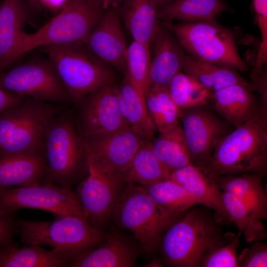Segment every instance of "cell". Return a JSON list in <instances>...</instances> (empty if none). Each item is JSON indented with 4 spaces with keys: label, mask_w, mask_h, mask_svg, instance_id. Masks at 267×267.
Listing matches in <instances>:
<instances>
[{
    "label": "cell",
    "mask_w": 267,
    "mask_h": 267,
    "mask_svg": "<svg viewBox=\"0 0 267 267\" xmlns=\"http://www.w3.org/2000/svg\"><path fill=\"white\" fill-rule=\"evenodd\" d=\"M222 201L229 222L236 224L240 233L244 232L247 241L259 240L264 235V229L245 203L235 195L222 191Z\"/></svg>",
    "instance_id": "e575fe53"
},
{
    "label": "cell",
    "mask_w": 267,
    "mask_h": 267,
    "mask_svg": "<svg viewBox=\"0 0 267 267\" xmlns=\"http://www.w3.org/2000/svg\"><path fill=\"white\" fill-rule=\"evenodd\" d=\"M148 116L159 133L179 124L181 109L171 98L167 87H151L145 95Z\"/></svg>",
    "instance_id": "4dcf8cb0"
},
{
    "label": "cell",
    "mask_w": 267,
    "mask_h": 267,
    "mask_svg": "<svg viewBox=\"0 0 267 267\" xmlns=\"http://www.w3.org/2000/svg\"><path fill=\"white\" fill-rule=\"evenodd\" d=\"M41 47L74 104L95 90L114 83V75L109 65L92 54L83 42Z\"/></svg>",
    "instance_id": "5b68a950"
},
{
    "label": "cell",
    "mask_w": 267,
    "mask_h": 267,
    "mask_svg": "<svg viewBox=\"0 0 267 267\" xmlns=\"http://www.w3.org/2000/svg\"><path fill=\"white\" fill-rule=\"evenodd\" d=\"M154 54L149 72V88L167 87L180 70L186 57L185 50L173 34L159 22L154 40Z\"/></svg>",
    "instance_id": "e0dca14e"
},
{
    "label": "cell",
    "mask_w": 267,
    "mask_h": 267,
    "mask_svg": "<svg viewBox=\"0 0 267 267\" xmlns=\"http://www.w3.org/2000/svg\"><path fill=\"white\" fill-rule=\"evenodd\" d=\"M17 225L25 245H48L71 263L109 235L90 225L85 219L70 215L56 216L52 222L20 220Z\"/></svg>",
    "instance_id": "52a82bcc"
},
{
    "label": "cell",
    "mask_w": 267,
    "mask_h": 267,
    "mask_svg": "<svg viewBox=\"0 0 267 267\" xmlns=\"http://www.w3.org/2000/svg\"><path fill=\"white\" fill-rule=\"evenodd\" d=\"M93 2L106 10L110 7L118 8L125 0H91Z\"/></svg>",
    "instance_id": "60d3db41"
},
{
    "label": "cell",
    "mask_w": 267,
    "mask_h": 267,
    "mask_svg": "<svg viewBox=\"0 0 267 267\" xmlns=\"http://www.w3.org/2000/svg\"><path fill=\"white\" fill-rule=\"evenodd\" d=\"M201 170L210 179L267 168V115L260 113L221 138Z\"/></svg>",
    "instance_id": "6da1fadb"
},
{
    "label": "cell",
    "mask_w": 267,
    "mask_h": 267,
    "mask_svg": "<svg viewBox=\"0 0 267 267\" xmlns=\"http://www.w3.org/2000/svg\"><path fill=\"white\" fill-rule=\"evenodd\" d=\"M44 146L45 183L71 188L88 176L84 139L78 131L72 111L62 106L52 117L44 133Z\"/></svg>",
    "instance_id": "7a4b0ae2"
},
{
    "label": "cell",
    "mask_w": 267,
    "mask_h": 267,
    "mask_svg": "<svg viewBox=\"0 0 267 267\" xmlns=\"http://www.w3.org/2000/svg\"><path fill=\"white\" fill-rule=\"evenodd\" d=\"M62 107L25 97L20 104L0 115V156L44 155L46 128Z\"/></svg>",
    "instance_id": "8992f818"
},
{
    "label": "cell",
    "mask_w": 267,
    "mask_h": 267,
    "mask_svg": "<svg viewBox=\"0 0 267 267\" xmlns=\"http://www.w3.org/2000/svg\"><path fill=\"white\" fill-rule=\"evenodd\" d=\"M153 2L157 9V10L160 9L165 5L172 1L173 0H152Z\"/></svg>",
    "instance_id": "b9f144b4"
},
{
    "label": "cell",
    "mask_w": 267,
    "mask_h": 267,
    "mask_svg": "<svg viewBox=\"0 0 267 267\" xmlns=\"http://www.w3.org/2000/svg\"><path fill=\"white\" fill-rule=\"evenodd\" d=\"M22 208L40 209L56 216L85 219L81 204L70 187L51 183L0 190V209L10 212Z\"/></svg>",
    "instance_id": "7c38bea8"
},
{
    "label": "cell",
    "mask_w": 267,
    "mask_h": 267,
    "mask_svg": "<svg viewBox=\"0 0 267 267\" xmlns=\"http://www.w3.org/2000/svg\"><path fill=\"white\" fill-rule=\"evenodd\" d=\"M122 3L118 13L134 41L150 45L159 24L153 0H125Z\"/></svg>",
    "instance_id": "d4e9b609"
},
{
    "label": "cell",
    "mask_w": 267,
    "mask_h": 267,
    "mask_svg": "<svg viewBox=\"0 0 267 267\" xmlns=\"http://www.w3.org/2000/svg\"><path fill=\"white\" fill-rule=\"evenodd\" d=\"M44 155L38 153L0 156V190L12 186L27 187L45 183Z\"/></svg>",
    "instance_id": "44dd1931"
},
{
    "label": "cell",
    "mask_w": 267,
    "mask_h": 267,
    "mask_svg": "<svg viewBox=\"0 0 267 267\" xmlns=\"http://www.w3.org/2000/svg\"><path fill=\"white\" fill-rule=\"evenodd\" d=\"M150 144L154 154L170 173L192 164L184 134L179 124L160 133Z\"/></svg>",
    "instance_id": "f546056e"
},
{
    "label": "cell",
    "mask_w": 267,
    "mask_h": 267,
    "mask_svg": "<svg viewBox=\"0 0 267 267\" xmlns=\"http://www.w3.org/2000/svg\"><path fill=\"white\" fill-rule=\"evenodd\" d=\"M179 120L191 163L199 168L208 161L218 141L233 131L207 104L181 109Z\"/></svg>",
    "instance_id": "4fadbf2b"
},
{
    "label": "cell",
    "mask_w": 267,
    "mask_h": 267,
    "mask_svg": "<svg viewBox=\"0 0 267 267\" xmlns=\"http://www.w3.org/2000/svg\"><path fill=\"white\" fill-rule=\"evenodd\" d=\"M169 179L185 188L199 204L214 210L219 221H229L222 191L199 167L191 164L175 170Z\"/></svg>",
    "instance_id": "7402d4cb"
},
{
    "label": "cell",
    "mask_w": 267,
    "mask_h": 267,
    "mask_svg": "<svg viewBox=\"0 0 267 267\" xmlns=\"http://www.w3.org/2000/svg\"><path fill=\"white\" fill-rule=\"evenodd\" d=\"M146 266L148 267H160L162 266L161 261L158 259H154L150 261Z\"/></svg>",
    "instance_id": "ee69618b"
},
{
    "label": "cell",
    "mask_w": 267,
    "mask_h": 267,
    "mask_svg": "<svg viewBox=\"0 0 267 267\" xmlns=\"http://www.w3.org/2000/svg\"><path fill=\"white\" fill-rule=\"evenodd\" d=\"M184 73L196 79L212 93L226 87L239 84L256 90L254 83L244 79L236 69L199 60L186 54L182 67Z\"/></svg>",
    "instance_id": "cb8c5ba5"
},
{
    "label": "cell",
    "mask_w": 267,
    "mask_h": 267,
    "mask_svg": "<svg viewBox=\"0 0 267 267\" xmlns=\"http://www.w3.org/2000/svg\"><path fill=\"white\" fill-rule=\"evenodd\" d=\"M1 2H0V4Z\"/></svg>",
    "instance_id": "f6af8a7d"
},
{
    "label": "cell",
    "mask_w": 267,
    "mask_h": 267,
    "mask_svg": "<svg viewBox=\"0 0 267 267\" xmlns=\"http://www.w3.org/2000/svg\"><path fill=\"white\" fill-rule=\"evenodd\" d=\"M0 87L25 97L61 106L72 103L48 58L34 59L0 72Z\"/></svg>",
    "instance_id": "30bf717a"
},
{
    "label": "cell",
    "mask_w": 267,
    "mask_h": 267,
    "mask_svg": "<svg viewBox=\"0 0 267 267\" xmlns=\"http://www.w3.org/2000/svg\"><path fill=\"white\" fill-rule=\"evenodd\" d=\"M105 11L91 0H68L63 8L38 31L22 34L18 58L37 47L83 42Z\"/></svg>",
    "instance_id": "9c48e42d"
},
{
    "label": "cell",
    "mask_w": 267,
    "mask_h": 267,
    "mask_svg": "<svg viewBox=\"0 0 267 267\" xmlns=\"http://www.w3.org/2000/svg\"><path fill=\"white\" fill-rule=\"evenodd\" d=\"M26 1L30 7L36 9L42 8L38 0H26Z\"/></svg>",
    "instance_id": "7bdbcfd3"
},
{
    "label": "cell",
    "mask_w": 267,
    "mask_h": 267,
    "mask_svg": "<svg viewBox=\"0 0 267 267\" xmlns=\"http://www.w3.org/2000/svg\"><path fill=\"white\" fill-rule=\"evenodd\" d=\"M230 10L223 0H173L158 10L157 15L162 22L190 23L215 18Z\"/></svg>",
    "instance_id": "4316f807"
},
{
    "label": "cell",
    "mask_w": 267,
    "mask_h": 267,
    "mask_svg": "<svg viewBox=\"0 0 267 267\" xmlns=\"http://www.w3.org/2000/svg\"><path fill=\"white\" fill-rule=\"evenodd\" d=\"M72 113L83 138L130 126L121 112L118 88L114 83L95 90L75 104Z\"/></svg>",
    "instance_id": "5bb4252c"
},
{
    "label": "cell",
    "mask_w": 267,
    "mask_h": 267,
    "mask_svg": "<svg viewBox=\"0 0 267 267\" xmlns=\"http://www.w3.org/2000/svg\"><path fill=\"white\" fill-rule=\"evenodd\" d=\"M189 54L199 60L228 66L242 71L248 70L240 56L232 31L215 18L181 23L162 22Z\"/></svg>",
    "instance_id": "ba28073f"
},
{
    "label": "cell",
    "mask_w": 267,
    "mask_h": 267,
    "mask_svg": "<svg viewBox=\"0 0 267 267\" xmlns=\"http://www.w3.org/2000/svg\"><path fill=\"white\" fill-rule=\"evenodd\" d=\"M252 90L235 84L212 93L214 108L222 119L236 128L260 113L259 99Z\"/></svg>",
    "instance_id": "ffe728a7"
},
{
    "label": "cell",
    "mask_w": 267,
    "mask_h": 267,
    "mask_svg": "<svg viewBox=\"0 0 267 267\" xmlns=\"http://www.w3.org/2000/svg\"><path fill=\"white\" fill-rule=\"evenodd\" d=\"M30 7L26 0H2L0 4V72L18 58Z\"/></svg>",
    "instance_id": "ac0fdd59"
},
{
    "label": "cell",
    "mask_w": 267,
    "mask_h": 267,
    "mask_svg": "<svg viewBox=\"0 0 267 267\" xmlns=\"http://www.w3.org/2000/svg\"><path fill=\"white\" fill-rule=\"evenodd\" d=\"M150 142H145L137 150L118 180L123 183H138L144 186L169 179L170 172L152 151Z\"/></svg>",
    "instance_id": "83f0119b"
},
{
    "label": "cell",
    "mask_w": 267,
    "mask_h": 267,
    "mask_svg": "<svg viewBox=\"0 0 267 267\" xmlns=\"http://www.w3.org/2000/svg\"><path fill=\"white\" fill-rule=\"evenodd\" d=\"M118 8L110 7L83 41L94 56L117 70H126L127 47Z\"/></svg>",
    "instance_id": "2e32d148"
},
{
    "label": "cell",
    "mask_w": 267,
    "mask_h": 267,
    "mask_svg": "<svg viewBox=\"0 0 267 267\" xmlns=\"http://www.w3.org/2000/svg\"><path fill=\"white\" fill-rule=\"evenodd\" d=\"M142 186L159 207L170 213H185L199 204L185 188L170 179Z\"/></svg>",
    "instance_id": "1f68e13d"
},
{
    "label": "cell",
    "mask_w": 267,
    "mask_h": 267,
    "mask_svg": "<svg viewBox=\"0 0 267 267\" xmlns=\"http://www.w3.org/2000/svg\"><path fill=\"white\" fill-rule=\"evenodd\" d=\"M71 261L53 250L39 245L16 248L12 244L0 249V267H59L69 266Z\"/></svg>",
    "instance_id": "f1b7e54d"
},
{
    "label": "cell",
    "mask_w": 267,
    "mask_h": 267,
    "mask_svg": "<svg viewBox=\"0 0 267 267\" xmlns=\"http://www.w3.org/2000/svg\"><path fill=\"white\" fill-rule=\"evenodd\" d=\"M89 174L80 182L75 194L85 220L102 230L112 219L126 183H120L88 165Z\"/></svg>",
    "instance_id": "9a60e30c"
},
{
    "label": "cell",
    "mask_w": 267,
    "mask_h": 267,
    "mask_svg": "<svg viewBox=\"0 0 267 267\" xmlns=\"http://www.w3.org/2000/svg\"><path fill=\"white\" fill-rule=\"evenodd\" d=\"M222 233L211 213L202 208L185 213L162 236L161 258L175 267H201L208 252L221 239Z\"/></svg>",
    "instance_id": "3957f363"
},
{
    "label": "cell",
    "mask_w": 267,
    "mask_h": 267,
    "mask_svg": "<svg viewBox=\"0 0 267 267\" xmlns=\"http://www.w3.org/2000/svg\"><path fill=\"white\" fill-rule=\"evenodd\" d=\"M260 174L247 173L221 175L212 179L221 190L241 199L257 220L267 219V197Z\"/></svg>",
    "instance_id": "603a6c76"
},
{
    "label": "cell",
    "mask_w": 267,
    "mask_h": 267,
    "mask_svg": "<svg viewBox=\"0 0 267 267\" xmlns=\"http://www.w3.org/2000/svg\"><path fill=\"white\" fill-rule=\"evenodd\" d=\"M185 213L164 210L142 186L129 182L112 219L118 226L133 233L141 250L149 256L157 249L166 230Z\"/></svg>",
    "instance_id": "277c9868"
},
{
    "label": "cell",
    "mask_w": 267,
    "mask_h": 267,
    "mask_svg": "<svg viewBox=\"0 0 267 267\" xmlns=\"http://www.w3.org/2000/svg\"><path fill=\"white\" fill-rule=\"evenodd\" d=\"M239 267H266L267 246L256 240L251 247L244 249L237 256Z\"/></svg>",
    "instance_id": "8d00e7d4"
},
{
    "label": "cell",
    "mask_w": 267,
    "mask_h": 267,
    "mask_svg": "<svg viewBox=\"0 0 267 267\" xmlns=\"http://www.w3.org/2000/svg\"><path fill=\"white\" fill-rule=\"evenodd\" d=\"M150 45L133 41L127 47L126 55V72L144 99L149 89Z\"/></svg>",
    "instance_id": "836d02e7"
},
{
    "label": "cell",
    "mask_w": 267,
    "mask_h": 267,
    "mask_svg": "<svg viewBox=\"0 0 267 267\" xmlns=\"http://www.w3.org/2000/svg\"><path fill=\"white\" fill-rule=\"evenodd\" d=\"M118 88L121 112L130 126L147 142H151L156 130L148 116L145 99L126 72Z\"/></svg>",
    "instance_id": "484cf974"
},
{
    "label": "cell",
    "mask_w": 267,
    "mask_h": 267,
    "mask_svg": "<svg viewBox=\"0 0 267 267\" xmlns=\"http://www.w3.org/2000/svg\"><path fill=\"white\" fill-rule=\"evenodd\" d=\"M83 139L88 165L118 181L120 173L138 148L147 142L131 126L92 134Z\"/></svg>",
    "instance_id": "8fae6325"
},
{
    "label": "cell",
    "mask_w": 267,
    "mask_h": 267,
    "mask_svg": "<svg viewBox=\"0 0 267 267\" xmlns=\"http://www.w3.org/2000/svg\"><path fill=\"white\" fill-rule=\"evenodd\" d=\"M167 88L171 98L180 109L208 104L212 101V92L184 73L178 72Z\"/></svg>",
    "instance_id": "d6a6232c"
},
{
    "label": "cell",
    "mask_w": 267,
    "mask_h": 267,
    "mask_svg": "<svg viewBox=\"0 0 267 267\" xmlns=\"http://www.w3.org/2000/svg\"><path fill=\"white\" fill-rule=\"evenodd\" d=\"M13 212L0 209V247L11 244L14 231Z\"/></svg>",
    "instance_id": "74e56055"
},
{
    "label": "cell",
    "mask_w": 267,
    "mask_h": 267,
    "mask_svg": "<svg viewBox=\"0 0 267 267\" xmlns=\"http://www.w3.org/2000/svg\"><path fill=\"white\" fill-rule=\"evenodd\" d=\"M25 98L0 87V115L20 104Z\"/></svg>",
    "instance_id": "f35d334b"
},
{
    "label": "cell",
    "mask_w": 267,
    "mask_h": 267,
    "mask_svg": "<svg viewBox=\"0 0 267 267\" xmlns=\"http://www.w3.org/2000/svg\"><path fill=\"white\" fill-rule=\"evenodd\" d=\"M42 7L58 13L64 6L68 0H38Z\"/></svg>",
    "instance_id": "ab89813d"
},
{
    "label": "cell",
    "mask_w": 267,
    "mask_h": 267,
    "mask_svg": "<svg viewBox=\"0 0 267 267\" xmlns=\"http://www.w3.org/2000/svg\"><path fill=\"white\" fill-rule=\"evenodd\" d=\"M239 239L233 233L222 235L220 241L203 258V267H239L237 250Z\"/></svg>",
    "instance_id": "d590c367"
},
{
    "label": "cell",
    "mask_w": 267,
    "mask_h": 267,
    "mask_svg": "<svg viewBox=\"0 0 267 267\" xmlns=\"http://www.w3.org/2000/svg\"><path fill=\"white\" fill-rule=\"evenodd\" d=\"M139 254V249L119 233L109 234L96 246L85 252L69 265L74 267H131Z\"/></svg>",
    "instance_id": "d6986e66"
}]
</instances>
